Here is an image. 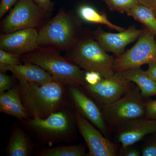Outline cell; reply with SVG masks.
I'll return each mask as SVG.
<instances>
[{"mask_svg": "<svg viewBox=\"0 0 156 156\" xmlns=\"http://www.w3.org/2000/svg\"><path fill=\"white\" fill-rule=\"evenodd\" d=\"M21 55L7 52L3 50H0V63L17 65L22 64Z\"/></svg>", "mask_w": 156, "mask_h": 156, "instance_id": "603a6c76", "label": "cell"}, {"mask_svg": "<svg viewBox=\"0 0 156 156\" xmlns=\"http://www.w3.org/2000/svg\"><path fill=\"white\" fill-rule=\"evenodd\" d=\"M67 58L86 72H95L103 78L115 73V58L109 55L97 41L88 38L77 41Z\"/></svg>", "mask_w": 156, "mask_h": 156, "instance_id": "5b68a950", "label": "cell"}, {"mask_svg": "<svg viewBox=\"0 0 156 156\" xmlns=\"http://www.w3.org/2000/svg\"><path fill=\"white\" fill-rule=\"evenodd\" d=\"M122 147L131 146L149 134L156 133V119L144 118L128 121L115 128Z\"/></svg>", "mask_w": 156, "mask_h": 156, "instance_id": "4fadbf2b", "label": "cell"}, {"mask_svg": "<svg viewBox=\"0 0 156 156\" xmlns=\"http://www.w3.org/2000/svg\"><path fill=\"white\" fill-rule=\"evenodd\" d=\"M47 13L33 0H19L3 20L2 30L4 33H10L36 28L43 23Z\"/></svg>", "mask_w": 156, "mask_h": 156, "instance_id": "ba28073f", "label": "cell"}, {"mask_svg": "<svg viewBox=\"0 0 156 156\" xmlns=\"http://www.w3.org/2000/svg\"><path fill=\"white\" fill-rule=\"evenodd\" d=\"M67 92L69 106L93 124L106 137L108 128L102 112L82 89V87L68 86Z\"/></svg>", "mask_w": 156, "mask_h": 156, "instance_id": "8fae6325", "label": "cell"}, {"mask_svg": "<svg viewBox=\"0 0 156 156\" xmlns=\"http://www.w3.org/2000/svg\"><path fill=\"white\" fill-rule=\"evenodd\" d=\"M21 100L30 118L45 119L69 106L65 84L53 80L40 86L17 78Z\"/></svg>", "mask_w": 156, "mask_h": 156, "instance_id": "6da1fadb", "label": "cell"}, {"mask_svg": "<svg viewBox=\"0 0 156 156\" xmlns=\"http://www.w3.org/2000/svg\"><path fill=\"white\" fill-rule=\"evenodd\" d=\"M38 31L36 28H28L10 33H4L0 37V48L15 54H26L37 49Z\"/></svg>", "mask_w": 156, "mask_h": 156, "instance_id": "5bb4252c", "label": "cell"}, {"mask_svg": "<svg viewBox=\"0 0 156 156\" xmlns=\"http://www.w3.org/2000/svg\"><path fill=\"white\" fill-rule=\"evenodd\" d=\"M139 4L150 9L156 8V0H137Z\"/></svg>", "mask_w": 156, "mask_h": 156, "instance_id": "1f68e13d", "label": "cell"}, {"mask_svg": "<svg viewBox=\"0 0 156 156\" xmlns=\"http://www.w3.org/2000/svg\"><path fill=\"white\" fill-rule=\"evenodd\" d=\"M148 76L156 83V62L148 64V68L146 71Z\"/></svg>", "mask_w": 156, "mask_h": 156, "instance_id": "4dcf8cb0", "label": "cell"}, {"mask_svg": "<svg viewBox=\"0 0 156 156\" xmlns=\"http://www.w3.org/2000/svg\"><path fill=\"white\" fill-rule=\"evenodd\" d=\"M137 86H133L122 97L102 106V115L108 126L116 128L122 124L145 117V101Z\"/></svg>", "mask_w": 156, "mask_h": 156, "instance_id": "8992f818", "label": "cell"}, {"mask_svg": "<svg viewBox=\"0 0 156 156\" xmlns=\"http://www.w3.org/2000/svg\"><path fill=\"white\" fill-rule=\"evenodd\" d=\"M16 84L13 79L5 73H0V94L13 88Z\"/></svg>", "mask_w": 156, "mask_h": 156, "instance_id": "d4e9b609", "label": "cell"}, {"mask_svg": "<svg viewBox=\"0 0 156 156\" xmlns=\"http://www.w3.org/2000/svg\"><path fill=\"white\" fill-rule=\"evenodd\" d=\"M78 13L79 17L86 22L104 25L118 32L123 31L126 30L112 23L109 20L106 14L100 13L92 6L88 5H81L78 9Z\"/></svg>", "mask_w": 156, "mask_h": 156, "instance_id": "d6986e66", "label": "cell"}, {"mask_svg": "<svg viewBox=\"0 0 156 156\" xmlns=\"http://www.w3.org/2000/svg\"><path fill=\"white\" fill-rule=\"evenodd\" d=\"M133 86L122 72H115L110 76L102 78L97 83L87 84L83 87L89 95L103 106L118 100Z\"/></svg>", "mask_w": 156, "mask_h": 156, "instance_id": "9c48e42d", "label": "cell"}, {"mask_svg": "<svg viewBox=\"0 0 156 156\" xmlns=\"http://www.w3.org/2000/svg\"><path fill=\"white\" fill-rule=\"evenodd\" d=\"M153 11H154V14L155 16L156 17V8H155V9H152Z\"/></svg>", "mask_w": 156, "mask_h": 156, "instance_id": "d6a6232c", "label": "cell"}, {"mask_svg": "<svg viewBox=\"0 0 156 156\" xmlns=\"http://www.w3.org/2000/svg\"><path fill=\"white\" fill-rule=\"evenodd\" d=\"M131 146L126 147H122L120 151V155L123 156H140L141 152L134 148L130 147Z\"/></svg>", "mask_w": 156, "mask_h": 156, "instance_id": "f1b7e54d", "label": "cell"}, {"mask_svg": "<svg viewBox=\"0 0 156 156\" xmlns=\"http://www.w3.org/2000/svg\"><path fill=\"white\" fill-rule=\"evenodd\" d=\"M23 62L39 66L48 72L54 80L66 86L83 87L87 84L85 73L67 57L62 56L56 50L41 46L21 57Z\"/></svg>", "mask_w": 156, "mask_h": 156, "instance_id": "7a4b0ae2", "label": "cell"}, {"mask_svg": "<svg viewBox=\"0 0 156 156\" xmlns=\"http://www.w3.org/2000/svg\"><path fill=\"white\" fill-rule=\"evenodd\" d=\"M33 143L20 126L13 127L6 148L9 156H30L34 151Z\"/></svg>", "mask_w": 156, "mask_h": 156, "instance_id": "e0dca14e", "label": "cell"}, {"mask_svg": "<svg viewBox=\"0 0 156 156\" xmlns=\"http://www.w3.org/2000/svg\"><path fill=\"white\" fill-rule=\"evenodd\" d=\"M76 126L89 149L88 156L118 155L116 144L110 141L93 124L74 110Z\"/></svg>", "mask_w": 156, "mask_h": 156, "instance_id": "30bf717a", "label": "cell"}, {"mask_svg": "<svg viewBox=\"0 0 156 156\" xmlns=\"http://www.w3.org/2000/svg\"><path fill=\"white\" fill-rule=\"evenodd\" d=\"M20 122L39 143L50 147L55 143L69 142L74 137L76 124L74 114L66 107L46 119L30 118Z\"/></svg>", "mask_w": 156, "mask_h": 156, "instance_id": "3957f363", "label": "cell"}, {"mask_svg": "<svg viewBox=\"0 0 156 156\" xmlns=\"http://www.w3.org/2000/svg\"><path fill=\"white\" fill-rule=\"evenodd\" d=\"M37 156H87L85 145L80 144L73 145H60L54 147L43 148L34 153Z\"/></svg>", "mask_w": 156, "mask_h": 156, "instance_id": "ffe728a7", "label": "cell"}, {"mask_svg": "<svg viewBox=\"0 0 156 156\" xmlns=\"http://www.w3.org/2000/svg\"><path fill=\"white\" fill-rule=\"evenodd\" d=\"M23 63L17 65L0 63V71L5 73L7 71H9L17 79H23L40 86L55 80L49 73L39 66L29 62Z\"/></svg>", "mask_w": 156, "mask_h": 156, "instance_id": "9a60e30c", "label": "cell"}, {"mask_svg": "<svg viewBox=\"0 0 156 156\" xmlns=\"http://www.w3.org/2000/svg\"><path fill=\"white\" fill-rule=\"evenodd\" d=\"M112 11L127 13L139 4L137 0H102Z\"/></svg>", "mask_w": 156, "mask_h": 156, "instance_id": "7402d4cb", "label": "cell"}, {"mask_svg": "<svg viewBox=\"0 0 156 156\" xmlns=\"http://www.w3.org/2000/svg\"><path fill=\"white\" fill-rule=\"evenodd\" d=\"M80 27L78 19L61 9L41 27L38 44L39 46L48 45L60 50H69L77 41Z\"/></svg>", "mask_w": 156, "mask_h": 156, "instance_id": "277c9868", "label": "cell"}, {"mask_svg": "<svg viewBox=\"0 0 156 156\" xmlns=\"http://www.w3.org/2000/svg\"><path fill=\"white\" fill-rule=\"evenodd\" d=\"M126 14L142 23L155 35H156V17L152 9L139 4Z\"/></svg>", "mask_w": 156, "mask_h": 156, "instance_id": "44dd1931", "label": "cell"}, {"mask_svg": "<svg viewBox=\"0 0 156 156\" xmlns=\"http://www.w3.org/2000/svg\"><path fill=\"white\" fill-rule=\"evenodd\" d=\"M100 74L95 72H86L85 80L87 84L94 85L97 83L102 79Z\"/></svg>", "mask_w": 156, "mask_h": 156, "instance_id": "4316f807", "label": "cell"}, {"mask_svg": "<svg viewBox=\"0 0 156 156\" xmlns=\"http://www.w3.org/2000/svg\"><path fill=\"white\" fill-rule=\"evenodd\" d=\"M154 34L144 29L134 46L115 58V72L140 68L156 62V42Z\"/></svg>", "mask_w": 156, "mask_h": 156, "instance_id": "52a82bcc", "label": "cell"}, {"mask_svg": "<svg viewBox=\"0 0 156 156\" xmlns=\"http://www.w3.org/2000/svg\"><path fill=\"white\" fill-rule=\"evenodd\" d=\"M141 154L142 156H156V136L144 143L141 149Z\"/></svg>", "mask_w": 156, "mask_h": 156, "instance_id": "cb8c5ba5", "label": "cell"}, {"mask_svg": "<svg viewBox=\"0 0 156 156\" xmlns=\"http://www.w3.org/2000/svg\"><path fill=\"white\" fill-rule=\"evenodd\" d=\"M144 29H137L134 25L118 33L107 32L99 27L93 32L98 44L107 52H111L116 56L124 53L126 46L138 39Z\"/></svg>", "mask_w": 156, "mask_h": 156, "instance_id": "7c38bea8", "label": "cell"}, {"mask_svg": "<svg viewBox=\"0 0 156 156\" xmlns=\"http://www.w3.org/2000/svg\"><path fill=\"white\" fill-rule=\"evenodd\" d=\"M145 118L156 119V99H148L145 101Z\"/></svg>", "mask_w": 156, "mask_h": 156, "instance_id": "484cf974", "label": "cell"}, {"mask_svg": "<svg viewBox=\"0 0 156 156\" xmlns=\"http://www.w3.org/2000/svg\"><path fill=\"white\" fill-rule=\"evenodd\" d=\"M122 73L126 80L136 84L144 98L156 96V83L146 71L140 67L126 70Z\"/></svg>", "mask_w": 156, "mask_h": 156, "instance_id": "ac0fdd59", "label": "cell"}, {"mask_svg": "<svg viewBox=\"0 0 156 156\" xmlns=\"http://www.w3.org/2000/svg\"><path fill=\"white\" fill-rule=\"evenodd\" d=\"M0 112L20 121L30 119L21 100L18 84L0 94Z\"/></svg>", "mask_w": 156, "mask_h": 156, "instance_id": "2e32d148", "label": "cell"}, {"mask_svg": "<svg viewBox=\"0 0 156 156\" xmlns=\"http://www.w3.org/2000/svg\"><path fill=\"white\" fill-rule=\"evenodd\" d=\"M17 1V0H2L0 5V18H2L5 15Z\"/></svg>", "mask_w": 156, "mask_h": 156, "instance_id": "83f0119b", "label": "cell"}, {"mask_svg": "<svg viewBox=\"0 0 156 156\" xmlns=\"http://www.w3.org/2000/svg\"><path fill=\"white\" fill-rule=\"evenodd\" d=\"M37 5L46 12H50L53 9V3L51 0H33Z\"/></svg>", "mask_w": 156, "mask_h": 156, "instance_id": "f546056e", "label": "cell"}]
</instances>
